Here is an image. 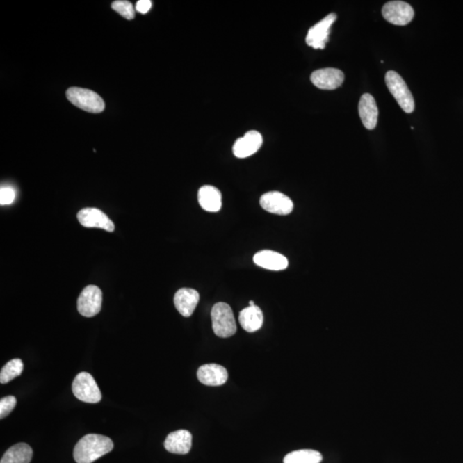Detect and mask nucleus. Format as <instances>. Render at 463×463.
Segmentation results:
<instances>
[{
    "label": "nucleus",
    "instance_id": "obj_1",
    "mask_svg": "<svg viewBox=\"0 0 463 463\" xmlns=\"http://www.w3.org/2000/svg\"><path fill=\"white\" fill-rule=\"evenodd\" d=\"M113 449V443L109 437L100 434H88L76 444L73 457L77 463H92Z\"/></svg>",
    "mask_w": 463,
    "mask_h": 463
},
{
    "label": "nucleus",
    "instance_id": "obj_2",
    "mask_svg": "<svg viewBox=\"0 0 463 463\" xmlns=\"http://www.w3.org/2000/svg\"><path fill=\"white\" fill-rule=\"evenodd\" d=\"M212 327L216 336L222 338L233 336L237 332L233 311L227 303L216 304L211 311Z\"/></svg>",
    "mask_w": 463,
    "mask_h": 463
},
{
    "label": "nucleus",
    "instance_id": "obj_3",
    "mask_svg": "<svg viewBox=\"0 0 463 463\" xmlns=\"http://www.w3.org/2000/svg\"><path fill=\"white\" fill-rule=\"evenodd\" d=\"M385 83L403 111L407 113H413L415 108L413 95L403 77L398 72L389 71L386 73Z\"/></svg>",
    "mask_w": 463,
    "mask_h": 463
},
{
    "label": "nucleus",
    "instance_id": "obj_4",
    "mask_svg": "<svg viewBox=\"0 0 463 463\" xmlns=\"http://www.w3.org/2000/svg\"><path fill=\"white\" fill-rule=\"evenodd\" d=\"M70 102L84 111L99 113L105 109V103L95 92L83 88L72 87L66 91Z\"/></svg>",
    "mask_w": 463,
    "mask_h": 463
},
{
    "label": "nucleus",
    "instance_id": "obj_5",
    "mask_svg": "<svg viewBox=\"0 0 463 463\" xmlns=\"http://www.w3.org/2000/svg\"><path fill=\"white\" fill-rule=\"evenodd\" d=\"M72 391L76 398L87 403H97L101 400V393L92 375L86 372L76 375L72 383Z\"/></svg>",
    "mask_w": 463,
    "mask_h": 463
},
{
    "label": "nucleus",
    "instance_id": "obj_6",
    "mask_svg": "<svg viewBox=\"0 0 463 463\" xmlns=\"http://www.w3.org/2000/svg\"><path fill=\"white\" fill-rule=\"evenodd\" d=\"M102 292L97 286H86L77 300V311L83 317L92 318L101 310Z\"/></svg>",
    "mask_w": 463,
    "mask_h": 463
},
{
    "label": "nucleus",
    "instance_id": "obj_7",
    "mask_svg": "<svg viewBox=\"0 0 463 463\" xmlns=\"http://www.w3.org/2000/svg\"><path fill=\"white\" fill-rule=\"evenodd\" d=\"M336 13H330L309 29L306 39L307 45L314 49H325L327 42H329L330 28L336 21Z\"/></svg>",
    "mask_w": 463,
    "mask_h": 463
},
{
    "label": "nucleus",
    "instance_id": "obj_8",
    "mask_svg": "<svg viewBox=\"0 0 463 463\" xmlns=\"http://www.w3.org/2000/svg\"><path fill=\"white\" fill-rule=\"evenodd\" d=\"M382 14L389 23L398 26L409 24L414 17L413 7L403 1L386 3L382 10Z\"/></svg>",
    "mask_w": 463,
    "mask_h": 463
},
{
    "label": "nucleus",
    "instance_id": "obj_9",
    "mask_svg": "<svg viewBox=\"0 0 463 463\" xmlns=\"http://www.w3.org/2000/svg\"><path fill=\"white\" fill-rule=\"evenodd\" d=\"M260 205L264 211L280 216L289 215L293 209V201L279 192L263 194L260 198Z\"/></svg>",
    "mask_w": 463,
    "mask_h": 463
},
{
    "label": "nucleus",
    "instance_id": "obj_10",
    "mask_svg": "<svg viewBox=\"0 0 463 463\" xmlns=\"http://www.w3.org/2000/svg\"><path fill=\"white\" fill-rule=\"evenodd\" d=\"M77 219L81 225L86 227H98L106 231H115V223L101 209L86 208L77 213Z\"/></svg>",
    "mask_w": 463,
    "mask_h": 463
},
{
    "label": "nucleus",
    "instance_id": "obj_11",
    "mask_svg": "<svg viewBox=\"0 0 463 463\" xmlns=\"http://www.w3.org/2000/svg\"><path fill=\"white\" fill-rule=\"evenodd\" d=\"M311 81L318 89L333 90L343 83L344 74L341 70L323 68L312 72Z\"/></svg>",
    "mask_w": 463,
    "mask_h": 463
},
{
    "label": "nucleus",
    "instance_id": "obj_12",
    "mask_svg": "<svg viewBox=\"0 0 463 463\" xmlns=\"http://www.w3.org/2000/svg\"><path fill=\"white\" fill-rule=\"evenodd\" d=\"M263 145V137L259 131H250L235 142L233 152L238 158H246L259 152Z\"/></svg>",
    "mask_w": 463,
    "mask_h": 463
},
{
    "label": "nucleus",
    "instance_id": "obj_13",
    "mask_svg": "<svg viewBox=\"0 0 463 463\" xmlns=\"http://www.w3.org/2000/svg\"><path fill=\"white\" fill-rule=\"evenodd\" d=\"M193 435L186 430L172 432L167 437L164 447L172 454L186 455L192 449Z\"/></svg>",
    "mask_w": 463,
    "mask_h": 463
},
{
    "label": "nucleus",
    "instance_id": "obj_14",
    "mask_svg": "<svg viewBox=\"0 0 463 463\" xmlns=\"http://www.w3.org/2000/svg\"><path fill=\"white\" fill-rule=\"evenodd\" d=\"M200 383L208 386H220L226 383L229 373L225 367L218 364H206L197 371Z\"/></svg>",
    "mask_w": 463,
    "mask_h": 463
},
{
    "label": "nucleus",
    "instance_id": "obj_15",
    "mask_svg": "<svg viewBox=\"0 0 463 463\" xmlns=\"http://www.w3.org/2000/svg\"><path fill=\"white\" fill-rule=\"evenodd\" d=\"M200 298L197 290L186 288L179 289L174 295L175 307L184 317H190L197 306Z\"/></svg>",
    "mask_w": 463,
    "mask_h": 463
},
{
    "label": "nucleus",
    "instance_id": "obj_16",
    "mask_svg": "<svg viewBox=\"0 0 463 463\" xmlns=\"http://www.w3.org/2000/svg\"><path fill=\"white\" fill-rule=\"evenodd\" d=\"M359 115L364 127L373 130L377 124L378 109L372 95L364 94L359 103Z\"/></svg>",
    "mask_w": 463,
    "mask_h": 463
},
{
    "label": "nucleus",
    "instance_id": "obj_17",
    "mask_svg": "<svg viewBox=\"0 0 463 463\" xmlns=\"http://www.w3.org/2000/svg\"><path fill=\"white\" fill-rule=\"evenodd\" d=\"M253 261L257 266L270 270H283L289 266V261L286 257L269 250L257 252L253 257Z\"/></svg>",
    "mask_w": 463,
    "mask_h": 463
},
{
    "label": "nucleus",
    "instance_id": "obj_18",
    "mask_svg": "<svg viewBox=\"0 0 463 463\" xmlns=\"http://www.w3.org/2000/svg\"><path fill=\"white\" fill-rule=\"evenodd\" d=\"M198 202L202 209L208 212H218L222 208V193L216 187L204 186L198 190Z\"/></svg>",
    "mask_w": 463,
    "mask_h": 463
},
{
    "label": "nucleus",
    "instance_id": "obj_19",
    "mask_svg": "<svg viewBox=\"0 0 463 463\" xmlns=\"http://www.w3.org/2000/svg\"><path fill=\"white\" fill-rule=\"evenodd\" d=\"M242 328L245 332L253 333L261 329L263 323V314L259 307H248L241 311L238 317Z\"/></svg>",
    "mask_w": 463,
    "mask_h": 463
},
{
    "label": "nucleus",
    "instance_id": "obj_20",
    "mask_svg": "<svg viewBox=\"0 0 463 463\" xmlns=\"http://www.w3.org/2000/svg\"><path fill=\"white\" fill-rule=\"evenodd\" d=\"M32 457L31 447L27 444L20 443L6 450L0 463H29Z\"/></svg>",
    "mask_w": 463,
    "mask_h": 463
},
{
    "label": "nucleus",
    "instance_id": "obj_21",
    "mask_svg": "<svg viewBox=\"0 0 463 463\" xmlns=\"http://www.w3.org/2000/svg\"><path fill=\"white\" fill-rule=\"evenodd\" d=\"M320 452L314 450H299L290 452L283 459V463H320Z\"/></svg>",
    "mask_w": 463,
    "mask_h": 463
},
{
    "label": "nucleus",
    "instance_id": "obj_22",
    "mask_svg": "<svg viewBox=\"0 0 463 463\" xmlns=\"http://www.w3.org/2000/svg\"><path fill=\"white\" fill-rule=\"evenodd\" d=\"M24 371V363L20 359H14L10 360L3 367L0 373V383L6 384L20 376Z\"/></svg>",
    "mask_w": 463,
    "mask_h": 463
},
{
    "label": "nucleus",
    "instance_id": "obj_23",
    "mask_svg": "<svg viewBox=\"0 0 463 463\" xmlns=\"http://www.w3.org/2000/svg\"><path fill=\"white\" fill-rule=\"evenodd\" d=\"M112 8L127 20H132L135 17L133 5L127 0H117L112 3Z\"/></svg>",
    "mask_w": 463,
    "mask_h": 463
},
{
    "label": "nucleus",
    "instance_id": "obj_24",
    "mask_svg": "<svg viewBox=\"0 0 463 463\" xmlns=\"http://www.w3.org/2000/svg\"><path fill=\"white\" fill-rule=\"evenodd\" d=\"M17 405V399L13 396H6L0 400V419H3L12 413Z\"/></svg>",
    "mask_w": 463,
    "mask_h": 463
},
{
    "label": "nucleus",
    "instance_id": "obj_25",
    "mask_svg": "<svg viewBox=\"0 0 463 463\" xmlns=\"http://www.w3.org/2000/svg\"><path fill=\"white\" fill-rule=\"evenodd\" d=\"M16 197V193L12 187H2L0 190V204L8 205L13 203Z\"/></svg>",
    "mask_w": 463,
    "mask_h": 463
},
{
    "label": "nucleus",
    "instance_id": "obj_26",
    "mask_svg": "<svg viewBox=\"0 0 463 463\" xmlns=\"http://www.w3.org/2000/svg\"><path fill=\"white\" fill-rule=\"evenodd\" d=\"M152 3L150 0H139L136 5V10L142 14H146L152 8Z\"/></svg>",
    "mask_w": 463,
    "mask_h": 463
},
{
    "label": "nucleus",
    "instance_id": "obj_27",
    "mask_svg": "<svg viewBox=\"0 0 463 463\" xmlns=\"http://www.w3.org/2000/svg\"><path fill=\"white\" fill-rule=\"evenodd\" d=\"M249 304H250V307L255 306L254 301L251 300V301H250Z\"/></svg>",
    "mask_w": 463,
    "mask_h": 463
}]
</instances>
